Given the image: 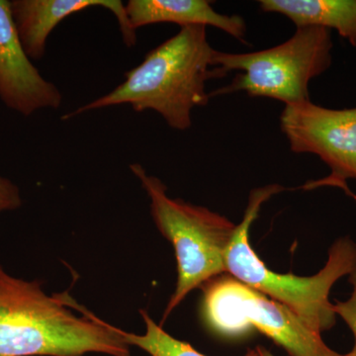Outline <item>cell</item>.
I'll use <instances>...</instances> for the list:
<instances>
[{"label": "cell", "instance_id": "cell-1", "mask_svg": "<svg viewBox=\"0 0 356 356\" xmlns=\"http://www.w3.org/2000/svg\"><path fill=\"white\" fill-rule=\"evenodd\" d=\"M40 281L9 275L0 266V356H131L118 327L70 296H48Z\"/></svg>", "mask_w": 356, "mask_h": 356}, {"label": "cell", "instance_id": "cell-9", "mask_svg": "<svg viewBox=\"0 0 356 356\" xmlns=\"http://www.w3.org/2000/svg\"><path fill=\"white\" fill-rule=\"evenodd\" d=\"M10 6L21 44L30 60L44 57L47 40L65 18L90 7H103L114 14L126 46H135L137 42L120 0H14Z\"/></svg>", "mask_w": 356, "mask_h": 356}, {"label": "cell", "instance_id": "cell-8", "mask_svg": "<svg viewBox=\"0 0 356 356\" xmlns=\"http://www.w3.org/2000/svg\"><path fill=\"white\" fill-rule=\"evenodd\" d=\"M0 99L24 116L58 109L63 102L60 89L41 76L25 53L6 0H0Z\"/></svg>", "mask_w": 356, "mask_h": 356}, {"label": "cell", "instance_id": "cell-2", "mask_svg": "<svg viewBox=\"0 0 356 356\" xmlns=\"http://www.w3.org/2000/svg\"><path fill=\"white\" fill-rule=\"evenodd\" d=\"M215 49L207 39V27L192 25L149 51L142 64L125 74V81L111 92L65 114L70 120L91 111L130 104L135 112L154 110L175 130L192 126V111L211 99L206 83L227 74L213 67Z\"/></svg>", "mask_w": 356, "mask_h": 356}, {"label": "cell", "instance_id": "cell-3", "mask_svg": "<svg viewBox=\"0 0 356 356\" xmlns=\"http://www.w3.org/2000/svg\"><path fill=\"white\" fill-rule=\"evenodd\" d=\"M284 191L281 185L271 184L252 191L243 221L236 225L227 252V273L286 306L310 329L321 334L336 325L337 314L329 300L330 292L339 278L355 270L356 243L350 238L332 243L324 268L310 277L276 273L267 268L250 247L248 234L262 204Z\"/></svg>", "mask_w": 356, "mask_h": 356}, {"label": "cell", "instance_id": "cell-13", "mask_svg": "<svg viewBox=\"0 0 356 356\" xmlns=\"http://www.w3.org/2000/svg\"><path fill=\"white\" fill-rule=\"evenodd\" d=\"M350 275V282L353 286L350 298L348 301L337 302L334 305V313L343 318L355 337V346L353 350L343 356H356V268Z\"/></svg>", "mask_w": 356, "mask_h": 356}, {"label": "cell", "instance_id": "cell-6", "mask_svg": "<svg viewBox=\"0 0 356 356\" xmlns=\"http://www.w3.org/2000/svg\"><path fill=\"white\" fill-rule=\"evenodd\" d=\"M202 288L204 317L220 334L238 336L254 327L291 356H343L330 348L321 334L286 306L228 273L213 278Z\"/></svg>", "mask_w": 356, "mask_h": 356}, {"label": "cell", "instance_id": "cell-14", "mask_svg": "<svg viewBox=\"0 0 356 356\" xmlns=\"http://www.w3.org/2000/svg\"><path fill=\"white\" fill-rule=\"evenodd\" d=\"M22 205L18 187L7 178L0 177V213L17 209Z\"/></svg>", "mask_w": 356, "mask_h": 356}, {"label": "cell", "instance_id": "cell-4", "mask_svg": "<svg viewBox=\"0 0 356 356\" xmlns=\"http://www.w3.org/2000/svg\"><path fill=\"white\" fill-rule=\"evenodd\" d=\"M130 170L147 192L154 224L172 243L177 257V287L166 306L161 327L189 293L227 273L226 255L236 225L207 208L170 198L163 181L147 175L139 163L130 165Z\"/></svg>", "mask_w": 356, "mask_h": 356}, {"label": "cell", "instance_id": "cell-10", "mask_svg": "<svg viewBox=\"0 0 356 356\" xmlns=\"http://www.w3.org/2000/svg\"><path fill=\"white\" fill-rule=\"evenodd\" d=\"M207 0H130L125 6L133 30L156 23H175L180 27L213 26L247 44V24L238 15L217 13Z\"/></svg>", "mask_w": 356, "mask_h": 356}, {"label": "cell", "instance_id": "cell-15", "mask_svg": "<svg viewBox=\"0 0 356 356\" xmlns=\"http://www.w3.org/2000/svg\"><path fill=\"white\" fill-rule=\"evenodd\" d=\"M257 351L259 356H274L270 351L267 350L266 348H262V346L257 348Z\"/></svg>", "mask_w": 356, "mask_h": 356}, {"label": "cell", "instance_id": "cell-12", "mask_svg": "<svg viewBox=\"0 0 356 356\" xmlns=\"http://www.w3.org/2000/svg\"><path fill=\"white\" fill-rule=\"evenodd\" d=\"M140 316L146 323V334H131L118 329L119 334L129 346H136L146 351L151 356H206L194 350L191 344L178 341L163 331L145 310H140ZM245 356H259L257 350H250Z\"/></svg>", "mask_w": 356, "mask_h": 356}, {"label": "cell", "instance_id": "cell-7", "mask_svg": "<svg viewBox=\"0 0 356 356\" xmlns=\"http://www.w3.org/2000/svg\"><path fill=\"white\" fill-rule=\"evenodd\" d=\"M280 128L295 154H316L329 166L331 175L308 182L305 189L334 186L356 200L346 180H356V107L330 109L311 100L285 105Z\"/></svg>", "mask_w": 356, "mask_h": 356}, {"label": "cell", "instance_id": "cell-5", "mask_svg": "<svg viewBox=\"0 0 356 356\" xmlns=\"http://www.w3.org/2000/svg\"><path fill=\"white\" fill-rule=\"evenodd\" d=\"M331 30L317 26L296 28L284 43L252 53L234 54L215 50L213 67L225 74L240 70L229 86L209 93L214 96L234 92L250 97H267L285 105L310 100L309 84L331 67Z\"/></svg>", "mask_w": 356, "mask_h": 356}, {"label": "cell", "instance_id": "cell-11", "mask_svg": "<svg viewBox=\"0 0 356 356\" xmlns=\"http://www.w3.org/2000/svg\"><path fill=\"white\" fill-rule=\"evenodd\" d=\"M262 13H277L298 27L336 30L356 48V0H259Z\"/></svg>", "mask_w": 356, "mask_h": 356}]
</instances>
